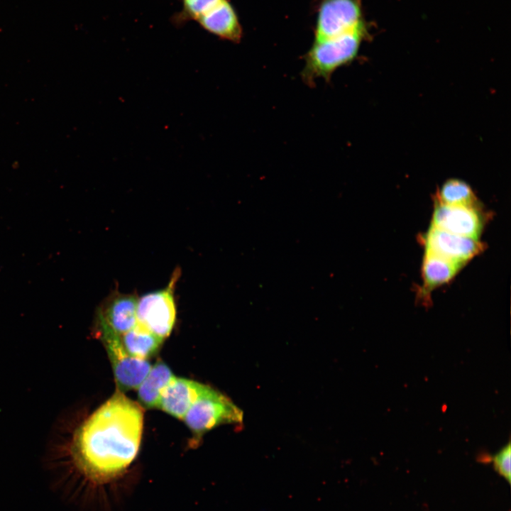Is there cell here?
<instances>
[{"label": "cell", "mask_w": 511, "mask_h": 511, "mask_svg": "<svg viewBox=\"0 0 511 511\" xmlns=\"http://www.w3.org/2000/svg\"><path fill=\"white\" fill-rule=\"evenodd\" d=\"M362 22L361 0H322L318 9L315 40L338 35Z\"/></svg>", "instance_id": "6"}, {"label": "cell", "mask_w": 511, "mask_h": 511, "mask_svg": "<svg viewBox=\"0 0 511 511\" xmlns=\"http://www.w3.org/2000/svg\"><path fill=\"white\" fill-rule=\"evenodd\" d=\"M97 332L106 348L118 390L123 392L137 389L152 366L147 360L129 354L121 336L105 328H97Z\"/></svg>", "instance_id": "5"}, {"label": "cell", "mask_w": 511, "mask_h": 511, "mask_svg": "<svg viewBox=\"0 0 511 511\" xmlns=\"http://www.w3.org/2000/svg\"><path fill=\"white\" fill-rule=\"evenodd\" d=\"M138 297L116 290L106 297L97 310L96 328L108 329L119 336L137 324Z\"/></svg>", "instance_id": "9"}, {"label": "cell", "mask_w": 511, "mask_h": 511, "mask_svg": "<svg viewBox=\"0 0 511 511\" xmlns=\"http://www.w3.org/2000/svg\"><path fill=\"white\" fill-rule=\"evenodd\" d=\"M173 376L165 363L157 361L137 388L141 405L148 409L157 408L162 390Z\"/></svg>", "instance_id": "13"}, {"label": "cell", "mask_w": 511, "mask_h": 511, "mask_svg": "<svg viewBox=\"0 0 511 511\" xmlns=\"http://www.w3.org/2000/svg\"><path fill=\"white\" fill-rule=\"evenodd\" d=\"M243 412L226 395L204 385L183 421L197 435L223 424H240Z\"/></svg>", "instance_id": "3"}, {"label": "cell", "mask_w": 511, "mask_h": 511, "mask_svg": "<svg viewBox=\"0 0 511 511\" xmlns=\"http://www.w3.org/2000/svg\"><path fill=\"white\" fill-rule=\"evenodd\" d=\"M366 34L363 21L353 29L338 35L315 40L305 55L302 79L309 85H312L319 78L329 81L336 70L356 57Z\"/></svg>", "instance_id": "2"}, {"label": "cell", "mask_w": 511, "mask_h": 511, "mask_svg": "<svg viewBox=\"0 0 511 511\" xmlns=\"http://www.w3.org/2000/svg\"><path fill=\"white\" fill-rule=\"evenodd\" d=\"M181 10L172 16L171 21L176 26H182L187 22L196 21L201 15L212 8L221 0H180Z\"/></svg>", "instance_id": "16"}, {"label": "cell", "mask_w": 511, "mask_h": 511, "mask_svg": "<svg viewBox=\"0 0 511 511\" xmlns=\"http://www.w3.org/2000/svg\"><path fill=\"white\" fill-rule=\"evenodd\" d=\"M121 339L129 354L145 360L158 351L164 340L138 323Z\"/></svg>", "instance_id": "14"}, {"label": "cell", "mask_w": 511, "mask_h": 511, "mask_svg": "<svg viewBox=\"0 0 511 511\" xmlns=\"http://www.w3.org/2000/svg\"><path fill=\"white\" fill-rule=\"evenodd\" d=\"M430 225L449 233L479 239L484 217L478 206L448 205L435 202Z\"/></svg>", "instance_id": "8"}, {"label": "cell", "mask_w": 511, "mask_h": 511, "mask_svg": "<svg viewBox=\"0 0 511 511\" xmlns=\"http://www.w3.org/2000/svg\"><path fill=\"white\" fill-rule=\"evenodd\" d=\"M463 265L424 252L422 264V295L451 281Z\"/></svg>", "instance_id": "12"}, {"label": "cell", "mask_w": 511, "mask_h": 511, "mask_svg": "<svg viewBox=\"0 0 511 511\" xmlns=\"http://www.w3.org/2000/svg\"><path fill=\"white\" fill-rule=\"evenodd\" d=\"M143 411L117 390L76 432L70 451L75 486L91 497L106 496L136 458Z\"/></svg>", "instance_id": "1"}, {"label": "cell", "mask_w": 511, "mask_h": 511, "mask_svg": "<svg viewBox=\"0 0 511 511\" xmlns=\"http://www.w3.org/2000/svg\"><path fill=\"white\" fill-rule=\"evenodd\" d=\"M180 270L176 268L167 285L138 298L137 323L165 339L171 333L176 321L174 290Z\"/></svg>", "instance_id": "4"}, {"label": "cell", "mask_w": 511, "mask_h": 511, "mask_svg": "<svg viewBox=\"0 0 511 511\" xmlns=\"http://www.w3.org/2000/svg\"><path fill=\"white\" fill-rule=\"evenodd\" d=\"M491 462L494 471L502 477L508 484L511 482V446L510 441L503 446L494 455L488 457Z\"/></svg>", "instance_id": "17"}, {"label": "cell", "mask_w": 511, "mask_h": 511, "mask_svg": "<svg viewBox=\"0 0 511 511\" xmlns=\"http://www.w3.org/2000/svg\"><path fill=\"white\" fill-rule=\"evenodd\" d=\"M195 21L203 29L221 39L237 43L241 38L242 28L229 0H221Z\"/></svg>", "instance_id": "11"}, {"label": "cell", "mask_w": 511, "mask_h": 511, "mask_svg": "<svg viewBox=\"0 0 511 511\" xmlns=\"http://www.w3.org/2000/svg\"><path fill=\"white\" fill-rule=\"evenodd\" d=\"M204 385L174 375L162 390L157 408L182 420Z\"/></svg>", "instance_id": "10"}, {"label": "cell", "mask_w": 511, "mask_h": 511, "mask_svg": "<svg viewBox=\"0 0 511 511\" xmlns=\"http://www.w3.org/2000/svg\"><path fill=\"white\" fill-rule=\"evenodd\" d=\"M420 238L424 252L463 266L485 248L479 239L449 233L431 225Z\"/></svg>", "instance_id": "7"}, {"label": "cell", "mask_w": 511, "mask_h": 511, "mask_svg": "<svg viewBox=\"0 0 511 511\" xmlns=\"http://www.w3.org/2000/svg\"><path fill=\"white\" fill-rule=\"evenodd\" d=\"M435 202L448 205L478 206L477 198L470 185L456 178L443 183L436 194Z\"/></svg>", "instance_id": "15"}]
</instances>
